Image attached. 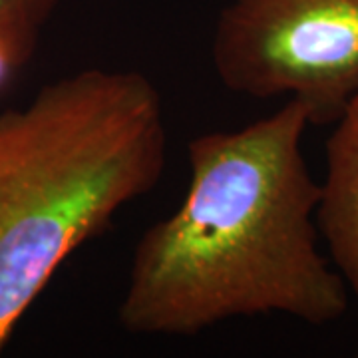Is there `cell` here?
<instances>
[{"label":"cell","mask_w":358,"mask_h":358,"mask_svg":"<svg viewBox=\"0 0 358 358\" xmlns=\"http://www.w3.org/2000/svg\"><path fill=\"white\" fill-rule=\"evenodd\" d=\"M331 126L317 225L331 263L358 305V90Z\"/></svg>","instance_id":"4"},{"label":"cell","mask_w":358,"mask_h":358,"mask_svg":"<svg viewBox=\"0 0 358 358\" xmlns=\"http://www.w3.org/2000/svg\"><path fill=\"white\" fill-rule=\"evenodd\" d=\"M162 94L138 70L84 68L0 112V355L84 243L164 178Z\"/></svg>","instance_id":"2"},{"label":"cell","mask_w":358,"mask_h":358,"mask_svg":"<svg viewBox=\"0 0 358 358\" xmlns=\"http://www.w3.org/2000/svg\"><path fill=\"white\" fill-rule=\"evenodd\" d=\"M307 110L285 100L187 145L183 201L134 247L117 322L138 336H195L235 319L341 320L346 282L322 251L320 183L303 154Z\"/></svg>","instance_id":"1"},{"label":"cell","mask_w":358,"mask_h":358,"mask_svg":"<svg viewBox=\"0 0 358 358\" xmlns=\"http://www.w3.org/2000/svg\"><path fill=\"white\" fill-rule=\"evenodd\" d=\"M62 0H0V34L38 46L42 28Z\"/></svg>","instance_id":"5"},{"label":"cell","mask_w":358,"mask_h":358,"mask_svg":"<svg viewBox=\"0 0 358 358\" xmlns=\"http://www.w3.org/2000/svg\"><path fill=\"white\" fill-rule=\"evenodd\" d=\"M34 50H36V44L14 38L8 34H0V94L8 90L14 78L30 62Z\"/></svg>","instance_id":"6"},{"label":"cell","mask_w":358,"mask_h":358,"mask_svg":"<svg viewBox=\"0 0 358 358\" xmlns=\"http://www.w3.org/2000/svg\"><path fill=\"white\" fill-rule=\"evenodd\" d=\"M209 54L225 90L296 100L331 126L358 90V0H229Z\"/></svg>","instance_id":"3"}]
</instances>
